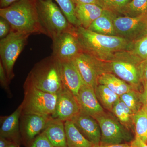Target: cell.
<instances>
[{"label": "cell", "mask_w": 147, "mask_h": 147, "mask_svg": "<svg viewBox=\"0 0 147 147\" xmlns=\"http://www.w3.org/2000/svg\"><path fill=\"white\" fill-rule=\"evenodd\" d=\"M129 145L131 147H147V143L135 136L133 140L130 142Z\"/></svg>", "instance_id": "d590c367"}, {"label": "cell", "mask_w": 147, "mask_h": 147, "mask_svg": "<svg viewBox=\"0 0 147 147\" xmlns=\"http://www.w3.org/2000/svg\"><path fill=\"white\" fill-rule=\"evenodd\" d=\"M42 132L55 147H67L64 121L51 118Z\"/></svg>", "instance_id": "ac0fdd59"}, {"label": "cell", "mask_w": 147, "mask_h": 147, "mask_svg": "<svg viewBox=\"0 0 147 147\" xmlns=\"http://www.w3.org/2000/svg\"><path fill=\"white\" fill-rule=\"evenodd\" d=\"M0 17L7 20L14 31L30 35L45 34L40 23L36 0H19L1 8Z\"/></svg>", "instance_id": "7a4b0ae2"}, {"label": "cell", "mask_w": 147, "mask_h": 147, "mask_svg": "<svg viewBox=\"0 0 147 147\" xmlns=\"http://www.w3.org/2000/svg\"><path fill=\"white\" fill-rule=\"evenodd\" d=\"M117 16V13L104 9L101 15L96 19L87 29L104 35L117 36L114 23V19Z\"/></svg>", "instance_id": "d6986e66"}, {"label": "cell", "mask_w": 147, "mask_h": 147, "mask_svg": "<svg viewBox=\"0 0 147 147\" xmlns=\"http://www.w3.org/2000/svg\"><path fill=\"white\" fill-rule=\"evenodd\" d=\"M73 1L75 5L94 4H96L100 6L99 0H73Z\"/></svg>", "instance_id": "8d00e7d4"}, {"label": "cell", "mask_w": 147, "mask_h": 147, "mask_svg": "<svg viewBox=\"0 0 147 147\" xmlns=\"http://www.w3.org/2000/svg\"><path fill=\"white\" fill-rule=\"evenodd\" d=\"M120 13L129 17L147 15V0H131Z\"/></svg>", "instance_id": "4316f807"}, {"label": "cell", "mask_w": 147, "mask_h": 147, "mask_svg": "<svg viewBox=\"0 0 147 147\" xmlns=\"http://www.w3.org/2000/svg\"><path fill=\"white\" fill-rule=\"evenodd\" d=\"M10 82L2 64L0 62V83L1 86L7 93L9 96L11 97L12 94L9 87V83Z\"/></svg>", "instance_id": "1f68e13d"}, {"label": "cell", "mask_w": 147, "mask_h": 147, "mask_svg": "<svg viewBox=\"0 0 147 147\" xmlns=\"http://www.w3.org/2000/svg\"><path fill=\"white\" fill-rule=\"evenodd\" d=\"M67 147H93L94 145L80 132L71 120L64 122Z\"/></svg>", "instance_id": "7402d4cb"}, {"label": "cell", "mask_w": 147, "mask_h": 147, "mask_svg": "<svg viewBox=\"0 0 147 147\" xmlns=\"http://www.w3.org/2000/svg\"><path fill=\"white\" fill-rule=\"evenodd\" d=\"M93 147H131L130 145L127 143L118 144L104 145L98 144L94 145Z\"/></svg>", "instance_id": "f35d334b"}, {"label": "cell", "mask_w": 147, "mask_h": 147, "mask_svg": "<svg viewBox=\"0 0 147 147\" xmlns=\"http://www.w3.org/2000/svg\"><path fill=\"white\" fill-rule=\"evenodd\" d=\"M98 83L107 87L119 96L132 90H137L112 73L102 74L98 77Z\"/></svg>", "instance_id": "44dd1931"}, {"label": "cell", "mask_w": 147, "mask_h": 147, "mask_svg": "<svg viewBox=\"0 0 147 147\" xmlns=\"http://www.w3.org/2000/svg\"><path fill=\"white\" fill-rule=\"evenodd\" d=\"M59 6L68 22L73 26H81L80 22L76 18V5L73 0H55Z\"/></svg>", "instance_id": "484cf974"}, {"label": "cell", "mask_w": 147, "mask_h": 147, "mask_svg": "<svg viewBox=\"0 0 147 147\" xmlns=\"http://www.w3.org/2000/svg\"><path fill=\"white\" fill-rule=\"evenodd\" d=\"M71 120L85 138L94 145L100 144V127L94 118L81 111Z\"/></svg>", "instance_id": "5bb4252c"}, {"label": "cell", "mask_w": 147, "mask_h": 147, "mask_svg": "<svg viewBox=\"0 0 147 147\" xmlns=\"http://www.w3.org/2000/svg\"><path fill=\"white\" fill-rule=\"evenodd\" d=\"M28 147H55L43 132L38 135Z\"/></svg>", "instance_id": "4dcf8cb0"}, {"label": "cell", "mask_w": 147, "mask_h": 147, "mask_svg": "<svg viewBox=\"0 0 147 147\" xmlns=\"http://www.w3.org/2000/svg\"><path fill=\"white\" fill-rule=\"evenodd\" d=\"M11 30L10 24L7 20L0 17V38H4L7 36Z\"/></svg>", "instance_id": "d6a6232c"}, {"label": "cell", "mask_w": 147, "mask_h": 147, "mask_svg": "<svg viewBox=\"0 0 147 147\" xmlns=\"http://www.w3.org/2000/svg\"><path fill=\"white\" fill-rule=\"evenodd\" d=\"M75 33L83 51L105 62L111 60L116 53L131 51L134 43L122 37L99 34L82 26L75 28Z\"/></svg>", "instance_id": "6da1fadb"}, {"label": "cell", "mask_w": 147, "mask_h": 147, "mask_svg": "<svg viewBox=\"0 0 147 147\" xmlns=\"http://www.w3.org/2000/svg\"><path fill=\"white\" fill-rule=\"evenodd\" d=\"M101 131L99 144H118L131 142L134 139L131 130L123 125L117 118L111 113H105L94 117Z\"/></svg>", "instance_id": "52a82bcc"}, {"label": "cell", "mask_w": 147, "mask_h": 147, "mask_svg": "<svg viewBox=\"0 0 147 147\" xmlns=\"http://www.w3.org/2000/svg\"><path fill=\"white\" fill-rule=\"evenodd\" d=\"M50 116L41 115L36 114H21L20 120L22 145L28 146L35 138L45 129Z\"/></svg>", "instance_id": "7c38bea8"}, {"label": "cell", "mask_w": 147, "mask_h": 147, "mask_svg": "<svg viewBox=\"0 0 147 147\" xmlns=\"http://www.w3.org/2000/svg\"><path fill=\"white\" fill-rule=\"evenodd\" d=\"M103 9L97 5L83 4L76 5L75 12L81 26L88 29L91 24L101 15Z\"/></svg>", "instance_id": "ffe728a7"}, {"label": "cell", "mask_w": 147, "mask_h": 147, "mask_svg": "<svg viewBox=\"0 0 147 147\" xmlns=\"http://www.w3.org/2000/svg\"><path fill=\"white\" fill-rule=\"evenodd\" d=\"M30 35L11 30L7 36L0 40L1 62L10 81L15 76L13 69L15 62Z\"/></svg>", "instance_id": "ba28073f"}, {"label": "cell", "mask_w": 147, "mask_h": 147, "mask_svg": "<svg viewBox=\"0 0 147 147\" xmlns=\"http://www.w3.org/2000/svg\"><path fill=\"white\" fill-rule=\"evenodd\" d=\"M81 112L76 96L64 87L57 94L55 112L52 118L65 121L71 120Z\"/></svg>", "instance_id": "4fadbf2b"}, {"label": "cell", "mask_w": 147, "mask_h": 147, "mask_svg": "<svg viewBox=\"0 0 147 147\" xmlns=\"http://www.w3.org/2000/svg\"><path fill=\"white\" fill-rule=\"evenodd\" d=\"M59 65L64 87L77 96L84 83L73 61L59 62Z\"/></svg>", "instance_id": "e0dca14e"}, {"label": "cell", "mask_w": 147, "mask_h": 147, "mask_svg": "<svg viewBox=\"0 0 147 147\" xmlns=\"http://www.w3.org/2000/svg\"><path fill=\"white\" fill-rule=\"evenodd\" d=\"M117 36L135 42L147 35V15L116 16L114 21Z\"/></svg>", "instance_id": "30bf717a"}, {"label": "cell", "mask_w": 147, "mask_h": 147, "mask_svg": "<svg viewBox=\"0 0 147 147\" xmlns=\"http://www.w3.org/2000/svg\"><path fill=\"white\" fill-rule=\"evenodd\" d=\"M25 83L38 89L57 94L63 88L59 62L51 55L35 65Z\"/></svg>", "instance_id": "3957f363"}, {"label": "cell", "mask_w": 147, "mask_h": 147, "mask_svg": "<svg viewBox=\"0 0 147 147\" xmlns=\"http://www.w3.org/2000/svg\"><path fill=\"white\" fill-rule=\"evenodd\" d=\"M52 40V55L59 62L73 61L83 52L75 33V28L73 31L64 32L59 34Z\"/></svg>", "instance_id": "8fae6325"}, {"label": "cell", "mask_w": 147, "mask_h": 147, "mask_svg": "<svg viewBox=\"0 0 147 147\" xmlns=\"http://www.w3.org/2000/svg\"><path fill=\"white\" fill-rule=\"evenodd\" d=\"M40 23L45 34L53 39L66 32L73 31V26L67 20L60 7L53 0H36Z\"/></svg>", "instance_id": "5b68a950"}, {"label": "cell", "mask_w": 147, "mask_h": 147, "mask_svg": "<svg viewBox=\"0 0 147 147\" xmlns=\"http://www.w3.org/2000/svg\"><path fill=\"white\" fill-rule=\"evenodd\" d=\"M22 114L20 105L10 115L1 118L0 137H4L12 142L18 147L22 145L20 120Z\"/></svg>", "instance_id": "9a60e30c"}, {"label": "cell", "mask_w": 147, "mask_h": 147, "mask_svg": "<svg viewBox=\"0 0 147 147\" xmlns=\"http://www.w3.org/2000/svg\"><path fill=\"white\" fill-rule=\"evenodd\" d=\"M131 0H99L100 7L116 13L121 11Z\"/></svg>", "instance_id": "f1b7e54d"}, {"label": "cell", "mask_w": 147, "mask_h": 147, "mask_svg": "<svg viewBox=\"0 0 147 147\" xmlns=\"http://www.w3.org/2000/svg\"><path fill=\"white\" fill-rule=\"evenodd\" d=\"M24 97L21 105L22 114L52 117L55 111L57 94L46 92L24 83Z\"/></svg>", "instance_id": "8992f818"}, {"label": "cell", "mask_w": 147, "mask_h": 147, "mask_svg": "<svg viewBox=\"0 0 147 147\" xmlns=\"http://www.w3.org/2000/svg\"><path fill=\"white\" fill-rule=\"evenodd\" d=\"M81 112L92 116H96L104 113V110L98 100L95 90L84 84L76 96Z\"/></svg>", "instance_id": "2e32d148"}, {"label": "cell", "mask_w": 147, "mask_h": 147, "mask_svg": "<svg viewBox=\"0 0 147 147\" xmlns=\"http://www.w3.org/2000/svg\"><path fill=\"white\" fill-rule=\"evenodd\" d=\"M84 84L96 88L99 76L108 73L106 62L83 51L73 60Z\"/></svg>", "instance_id": "9c48e42d"}, {"label": "cell", "mask_w": 147, "mask_h": 147, "mask_svg": "<svg viewBox=\"0 0 147 147\" xmlns=\"http://www.w3.org/2000/svg\"><path fill=\"white\" fill-rule=\"evenodd\" d=\"M142 85L147 84V59L143 61L142 63Z\"/></svg>", "instance_id": "e575fe53"}, {"label": "cell", "mask_w": 147, "mask_h": 147, "mask_svg": "<svg viewBox=\"0 0 147 147\" xmlns=\"http://www.w3.org/2000/svg\"><path fill=\"white\" fill-rule=\"evenodd\" d=\"M140 92L139 91L134 89L120 96V99L130 108L134 114L138 112L142 107Z\"/></svg>", "instance_id": "83f0119b"}, {"label": "cell", "mask_w": 147, "mask_h": 147, "mask_svg": "<svg viewBox=\"0 0 147 147\" xmlns=\"http://www.w3.org/2000/svg\"><path fill=\"white\" fill-rule=\"evenodd\" d=\"M19 0H0L1 8H5Z\"/></svg>", "instance_id": "74e56055"}, {"label": "cell", "mask_w": 147, "mask_h": 147, "mask_svg": "<svg viewBox=\"0 0 147 147\" xmlns=\"http://www.w3.org/2000/svg\"><path fill=\"white\" fill-rule=\"evenodd\" d=\"M13 143L8 139L0 137V147H9Z\"/></svg>", "instance_id": "ab89813d"}, {"label": "cell", "mask_w": 147, "mask_h": 147, "mask_svg": "<svg viewBox=\"0 0 147 147\" xmlns=\"http://www.w3.org/2000/svg\"><path fill=\"white\" fill-rule=\"evenodd\" d=\"M95 92L98 100L102 108L112 112L115 104L120 99V96L104 85L98 84Z\"/></svg>", "instance_id": "603a6c76"}, {"label": "cell", "mask_w": 147, "mask_h": 147, "mask_svg": "<svg viewBox=\"0 0 147 147\" xmlns=\"http://www.w3.org/2000/svg\"><path fill=\"white\" fill-rule=\"evenodd\" d=\"M143 61L131 51H124L116 53L111 60L105 62L108 73L115 74L139 91L142 84Z\"/></svg>", "instance_id": "277c9868"}, {"label": "cell", "mask_w": 147, "mask_h": 147, "mask_svg": "<svg viewBox=\"0 0 147 147\" xmlns=\"http://www.w3.org/2000/svg\"><path fill=\"white\" fill-rule=\"evenodd\" d=\"M112 113L119 121L129 130L134 129L133 118L134 113L119 99L114 105Z\"/></svg>", "instance_id": "cb8c5ba5"}, {"label": "cell", "mask_w": 147, "mask_h": 147, "mask_svg": "<svg viewBox=\"0 0 147 147\" xmlns=\"http://www.w3.org/2000/svg\"><path fill=\"white\" fill-rule=\"evenodd\" d=\"M9 147H18L17 146H16V145L14 144H12L11 145V146Z\"/></svg>", "instance_id": "60d3db41"}, {"label": "cell", "mask_w": 147, "mask_h": 147, "mask_svg": "<svg viewBox=\"0 0 147 147\" xmlns=\"http://www.w3.org/2000/svg\"><path fill=\"white\" fill-rule=\"evenodd\" d=\"M143 88L140 92V99L142 108L147 112V84H143Z\"/></svg>", "instance_id": "836d02e7"}, {"label": "cell", "mask_w": 147, "mask_h": 147, "mask_svg": "<svg viewBox=\"0 0 147 147\" xmlns=\"http://www.w3.org/2000/svg\"><path fill=\"white\" fill-rule=\"evenodd\" d=\"M133 125L135 137L147 144V112L143 108L134 114Z\"/></svg>", "instance_id": "d4e9b609"}, {"label": "cell", "mask_w": 147, "mask_h": 147, "mask_svg": "<svg viewBox=\"0 0 147 147\" xmlns=\"http://www.w3.org/2000/svg\"><path fill=\"white\" fill-rule=\"evenodd\" d=\"M131 51L143 60L147 59V35L134 42Z\"/></svg>", "instance_id": "f546056e"}]
</instances>
